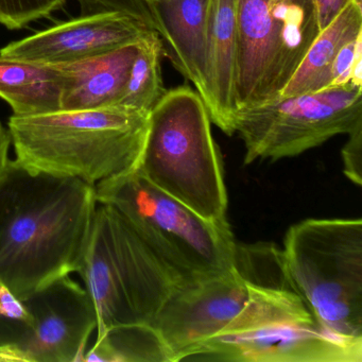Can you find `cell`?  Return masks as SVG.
<instances>
[{"label":"cell","instance_id":"9c48e42d","mask_svg":"<svg viewBox=\"0 0 362 362\" xmlns=\"http://www.w3.org/2000/svg\"><path fill=\"white\" fill-rule=\"evenodd\" d=\"M361 126L362 88L349 84L237 112L232 135L243 141L249 165L300 156Z\"/></svg>","mask_w":362,"mask_h":362},{"label":"cell","instance_id":"ffe728a7","mask_svg":"<svg viewBox=\"0 0 362 362\" xmlns=\"http://www.w3.org/2000/svg\"><path fill=\"white\" fill-rule=\"evenodd\" d=\"M65 3L66 0H0V25L8 30H22L49 18Z\"/></svg>","mask_w":362,"mask_h":362},{"label":"cell","instance_id":"4fadbf2b","mask_svg":"<svg viewBox=\"0 0 362 362\" xmlns=\"http://www.w3.org/2000/svg\"><path fill=\"white\" fill-rule=\"evenodd\" d=\"M206 86L203 99L211 122L232 135L236 107V0H209L205 23Z\"/></svg>","mask_w":362,"mask_h":362},{"label":"cell","instance_id":"7402d4cb","mask_svg":"<svg viewBox=\"0 0 362 362\" xmlns=\"http://www.w3.org/2000/svg\"><path fill=\"white\" fill-rule=\"evenodd\" d=\"M362 50V35L347 43L339 52L332 69V81L328 88H343L351 83L354 63Z\"/></svg>","mask_w":362,"mask_h":362},{"label":"cell","instance_id":"9a60e30c","mask_svg":"<svg viewBox=\"0 0 362 362\" xmlns=\"http://www.w3.org/2000/svg\"><path fill=\"white\" fill-rule=\"evenodd\" d=\"M137 54V43L86 60L60 65L65 74L62 109H99L118 105L131 66Z\"/></svg>","mask_w":362,"mask_h":362},{"label":"cell","instance_id":"2e32d148","mask_svg":"<svg viewBox=\"0 0 362 362\" xmlns=\"http://www.w3.org/2000/svg\"><path fill=\"white\" fill-rule=\"evenodd\" d=\"M65 74L60 65L0 57V98L14 116H33L62 109Z\"/></svg>","mask_w":362,"mask_h":362},{"label":"cell","instance_id":"30bf717a","mask_svg":"<svg viewBox=\"0 0 362 362\" xmlns=\"http://www.w3.org/2000/svg\"><path fill=\"white\" fill-rule=\"evenodd\" d=\"M29 321L10 341L25 362L84 361L86 344L97 329L96 308L86 288L60 277L23 300Z\"/></svg>","mask_w":362,"mask_h":362},{"label":"cell","instance_id":"cb8c5ba5","mask_svg":"<svg viewBox=\"0 0 362 362\" xmlns=\"http://www.w3.org/2000/svg\"><path fill=\"white\" fill-rule=\"evenodd\" d=\"M0 317L18 323H27L30 319L24 302L16 298L6 286L0 284Z\"/></svg>","mask_w":362,"mask_h":362},{"label":"cell","instance_id":"e0dca14e","mask_svg":"<svg viewBox=\"0 0 362 362\" xmlns=\"http://www.w3.org/2000/svg\"><path fill=\"white\" fill-rule=\"evenodd\" d=\"M362 35V4L351 0L342 11L322 29L281 97L298 96L327 90L332 69L340 50Z\"/></svg>","mask_w":362,"mask_h":362},{"label":"cell","instance_id":"ba28073f","mask_svg":"<svg viewBox=\"0 0 362 362\" xmlns=\"http://www.w3.org/2000/svg\"><path fill=\"white\" fill-rule=\"evenodd\" d=\"M236 10L239 112L279 99L322 29L315 0H236Z\"/></svg>","mask_w":362,"mask_h":362},{"label":"cell","instance_id":"7c38bea8","mask_svg":"<svg viewBox=\"0 0 362 362\" xmlns=\"http://www.w3.org/2000/svg\"><path fill=\"white\" fill-rule=\"evenodd\" d=\"M150 30L153 29L122 12L82 14L11 42L0 49V57L41 64H69L137 43Z\"/></svg>","mask_w":362,"mask_h":362},{"label":"cell","instance_id":"5b68a950","mask_svg":"<svg viewBox=\"0 0 362 362\" xmlns=\"http://www.w3.org/2000/svg\"><path fill=\"white\" fill-rule=\"evenodd\" d=\"M284 262L315 321L362 344V220L306 219L284 240Z\"/></svg>","mask_w":362,"mask_h":362},{"label":"cell","instance_id":"3957f363","mask_svg":"<svg viewBox=\"0 0 362 362\" xmlns=\"http://www.w3.org/2000/svg\"><path fill=\"white\" fill-rule=\"evenodd\" d=\"M77 273L96 308L97 337L117 326H151L187 283L115 209L103 203H97Z\"/></svg>","mask_w":362,"mask_h":362},{"label":"cell","instance_id":"6da1fadb","mask_svg":"<svg viewBox=\"0 0 362 362\" xmlns=\"http://www.w3.org/2000/svg\"><path fill=\"white\" fill-rule=\"evenodd\" d=\"M97 203L95 186L10 160L0 177V284L24 300L77 272Z\"/></svg>","mask_w":362,"mask_h":362},{"label":"cell","instance_id":"484cf974","mask_svg":"<svg viewBox=\"0 0 362 362\" xmlns=\"http://www.w3.org/2000/svg\"><path fill=\"white\" fill-rule=\"evenodd\" d=\"M11 145L9 131L0 122V177L4 175L8 164H9V150Z\"/></svg>","mask_w":362,"mask_h":362},{"label":"cell","instance_id":"277c9868","mask_svg":"<svg viewBox=\"0 0 362 362\" xmlns=\"http://www.w3.org/2000/svg\"><path fill=\"white\" fill-rule=\"evenodd\" d=\"M209 110L188 86L168 90L150 112L136 171L215 223H228V192Z\"/></svg>","mask_w":362,"mask_h":362},{"label":"cell","instance_id":"d4e9b609","mask_svg":"<svg viewBox=\"0 0 362 362\" xmlns=\"http://www.w3.org/2000/svg\"><path fill=\"white\" fill-rule=\"evenodd\" d=\"M349 1L351 0H315L321 29L325 28Z\"/></svg>","mask_w":362,"mask_h":362},{"label":"cell","instance_id":"8992f818","mask_svg":"<svg viewBox=\"0 0 362 362\" xmlns=\"http://www.w3.org/2000/svg\"><path fill=\"white\" fill-rule=\"evenodd\" d=\"M289 287L293 285L279 252L240 243L230 270L184 284L151 326L169 362L187 360L201 344L236 323L264 294Z\"/></svg>","mask_w":362,"mask_h":362},{"label":"cell","instance_id":"83f0119b","mask_svg":"<svg viewBox=\"0 0 362 362\" xmlns=\"http://www.w3.org/2000/svg\"><path fill=\"white\" fill-rule=\"evenodd\" d=\"M143 1H145V3L147 4L150 11H151L152 16H153L154 21H156V33H158V23H156V6L160 3V0H143Z\"/></svg>","mask_w":362,"mask_h":362},{"label":"cell","instance_id":"603a6c76","mask_svg":"<svg viewBox=\"0 0 362 362\" xmlns=\"http://www.w3.org/2000/svg\"><path fill=\"white\" fill-rule=\"evenodd\" d=\"M343 173L355 185L362 183V126L349 134V141L343 147Z\"/></svg>","mask_w":362,"mask_h":362},{"label":"cell","instance_id":"ac0fdd59","mask_svg":"<svg viewBox=\"0 0 362 362\" xmlns=\"http://www.w3.org/2000/svg\"><path fill=\"white\" fill-rule=\"evenodd\" d=\"M164 57L162 37L156 30L148 31L137 42V54L118 105L150 114L168 90L163 82Z\"/></svg>","mask_w":362,"mask_h":362},{"label":"cell","instance_id":"5bb4252c","mask_svg":"<svg viewBox=\"0 0 362 362\" xmlns=\"http://www.w3.org/2000/svg\"><path fill=\"white\" fill-rule=\"evenodd\" d=\"M209 0H160L156 6L158 33L166 57L205 97V23Z\"/></svg>","mask_w":362,"mask_h":362},{"label":"cell","instance_id":"52a82bcc","mask_svg":"<svg viewBox=\"0 0 362 362\" xmlns=\"http://www.w3.org/2000/svg\"><path fill=\"white\" fill-rule=\"evenodd\" d=\"M97 202L115 209L137 234L187 281L234 266L230 224L201 217L144 179L136 169L95 186Z\"/></svg>","mask_w":362,"mask_h":362},{"label":"cell","instance_id":"f1b7e54d","mask_svg":"<svg viewBox=\"0 0 362 362\" xmlns=\"http://www.w3.org/2000/svg\"><path fill=\"white\" fill-rule=\"evenodd\" d=\"M358 3L362 4V0H357Z\"/></svg>","mask_w":362,"mask_h":362},{"label":"cell","instance_id":"8fae6325","mask_svg":"<svg viewBox=\"0 0 362 362\" xmlns=\"http://www.w3.org/2000/svg\"><path fill=\"white\" fill-rule=\"evenodd\" d=\"M243 362H361L362 344L326 332L315 317L279 320L245 332L221 334L187 360Z\"/></svg>","mask_w":362,"mask_h":362},{"label":"cell","instance_id":"44dd1931","mask_svg":"<svg viewBox=\"0 0 362 362\" xmlns=\"http://www.w3.org/2000/svg\"><path fill=\"white\" fill-rule=\"evenodd\" d=\"M79 4L81 14L117 11L129 14L156 31V21L147 4L143 0H76Z\"/></svg>","mask_w":362,"mask_h":362},{"label":"cell","instance_id":"4316f807","mask_svg":"<svg viewBox=\"0 0 362 362\" xmlns=\"http://www.w3.org/2000/svg\"><path fill=\"white\" fill-rule=\"evenodd\" d=\"M0 361H24L20 351L11 342L0 344Z\"/></svg>","mask_w":362,"mask_h":362},{"label":"cell","instance_id":"7a4b0ae2","mask_svg":"<svg viewBox=\"0 0 362 362\" xmlns=\"http://www.w3.org/2000/svg\"><path fill=\"white\" fill-rule=\"evenodd\" d=\"M149 114L122 105L14 116L8 131L16 160L31 170L92 186L134 170Z\"/></svg>","mask_w":362,"mask_h":362},{"label":"cell","instance_id":"d6986e66","mask_svg":"<svg viewBox=\"0 0 362 362\" xmlns=\"http://www.w3.org/2000/svg\"><path fill=\"white\" fill-rule=\"evenodd\" d=\"M84 361H168V356L149 325H126L110 328L97 337L94 346L86 353Z\"/></svg>","mask_w":362,"mask_h":362}]
</instances>
